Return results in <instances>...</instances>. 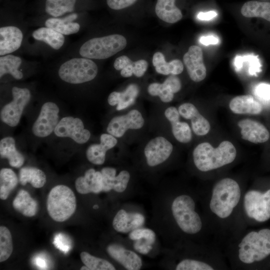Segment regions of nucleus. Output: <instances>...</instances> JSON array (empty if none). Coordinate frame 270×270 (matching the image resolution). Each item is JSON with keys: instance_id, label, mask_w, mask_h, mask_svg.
Returning a JSON list of instances; mask_svg holds the SVG:
<instances>
[{"instance_id": "22", "label": "nucleus", "mask_w": 270, "mask_h": 270, "mask_svg": "<svg viewBox=\"0 0 270 270\" xmlns=\"http://www.w3.org/2000/svg\"><path fill=\"white\" fill-rule=\"evenodd\" d=\"M76 191L80 194H98L103 190L102 176L101 172L94 168L88 170L84 176L78 178L75 181Z\"/></svg>"}, {"instance_id": "27", "label": "nucleus", "mask_w": 270, "mask_h": 270, "mask_svg": "<svg viewBox=\"0 0 270 270\" xmlns=\"http://www.w3.org/2000/svg\"><path fill=\"white\" fill-rule=\"evenodd\" d=\"M0 154L2 158L8 159L12 167L18 168L24 163V157L16 150L14 140L12 137H6L0 140Z\"/></svg>"}, {"instance_id": "8", "label": "nucleus", "mask_w": 270, "mask_h": 270, "mask_svg": "<svg viewBox=\"0 0 270 270\" xmlns=\"http://www.w3.org/2000/svg\"><path fill=\"white\" fill-rule=\"evenodd\" d=\"M246 214L250 218L262 222L270 219V188L265 192L252 190L244 198Z\"/></svg>"}, {"instance_id": "12", "label": "nucleus", "mask_w": 270, "mask_h": 270, "mask_svg": "<svg viewBox=\"0 0 270 270\" xmlns=\"http://www.w3.org/2000/svg\"><path fill=\"white\" fill-rule=\"evenodd\" d=\"M144 120L141 113L132 110L127 114L115 116L110 122L106 130L116 138L122 136L129 129L138 130L142 128Z\"/></svg>"}, {"instance_id": "31", "label": "nucleus", "mask_w": 270, "mask_h": 270, "mask_svg": "<svg viewBox=\"0 0 270 270\" xmlns=\"http://www.w3.org/2000/svg\"><path fill=\"white\" fill-rule=\"evenodd\" d=\"M78 0H46L45 12L54 18L74 12Z\"/></svg>"}, {"instance_id": "28", "label": "nucleus", "mask_w": 270, "mask_h": 270, "mask_svg": "<svg viewBox=\"0 0 270 270\" xmlns=\"http://www.w3.org/2000/svg\"><path fill=\"white\" fill-rule=\"evenodd\" d=\"M176 0H157L155 6L156 16L163 21L174 24L182 17L180 10L175 5Z\"/></svg>"}, {"instance_id": "38", "label": "nucleus", "mask_w": 270, "mask_h": 270, "mask_svg": "<svg viewBox=\"0 0 270 270\" xmlns=\"http://www.w3.org/2000/svg\"><path fill=\"white\" fill-rule=\"evenodd\" d=\"M80 258L83 264L90 270H114V266L108 260L94 256L88 252H82Z\"/></svg>"}, {"instance_id": "44", "label": "nucleus", "mask_w": 270, "mask_h": 270, "mask_svg": "<svg viewBox=\"0 0 270 270\" xmlns=\"http://www.w3.org/2000/svg\"><path fill=\"white\" fill-rule=\"evenodd\" d=\"M137 0H106L108 6L112 10H118L128 7Z\"/></svg>"}, {"instance_id": "33", "label": "nucleus", "mask_w": 270, "mask_h": 270, "mask_svg": "<svg viewBox=\"0 0 270 270\" xmlns=\"http://www.w3.org/2000/svg\"><path fill=\"white\" fill-rule=\"evenodd\" d=\"M246 18H262L270 22V2L256 0L245 2L240 10Z\"/></svg>"}, {"instance_id": "26", "label": "nucleus", "mask_w": 270, "mask_h": 270, "mask_svg": "<svg viewBox=\"0 0 270 270\" xmlns=\"http://www.w3.org/2000/svg\"><path fill=\"white\" fill-rule=\"evenodd\" d=\"M139 93L138 86L134 84L128 85L122 92H113L108 98V104L116 105V110H124L134 104Z\"/></svg>"}, {"instance_id": "43", "label": "nucleus", "mask_w": 270, "mask_h": 270, "mask_svg": "<svg viewBox=\"0 0 270 270\" xmlns=\"http://www.w3.org/2000/svg\"><path fill=\"white\" fill-rule=\"evenodd\" d=\"M130 179V174L126 170H122L116 176L112 190L118 192H122L126 189Z\"/></svg>"}, {"instance_id": "17", "label": "nucleus", "mask_w": 270, "mask_h": 270, "mask_svg": "<svg viewBox=\"0 0 270 270\" xmlns=\"http://www.w3.org/2000/svg\"><path fill=\"white\" fill-rule=\"evenodd\" d=\"M178 111L182 117L191 120L192 130L196 135L202 136L208 133L210 129L209 122L193 104L184 103L179 106Z\"/></svg>"}, {"instance_id": "35", "label": "nucleus", "mask_w": 270, "mask_h": 270, "mask_svg": "<svg viewBox=\"0 0 270 270\" xmlns=\"http://www.w3.org/2000/svg\"><path fill=\"white\" fill-rule=\"evenodd\" d=\"M19 181L22 186L28 182L35 188H40L46 182V176L43 171L38 168L24 167L19 172Z\"/></svg>"}, {"instance_id": "37", "label": "nucleus", "mask_w": 270, "mask_h": 270, "mask_svg": "<svg viewBox=\"0 0 270 270\" xmlns=\"http://www.w3.org/2000/svg\"><path fill=\"white\" fill-rule=\"evenodd\" d=\"M18 178L10 168H3L0 171V198L6 200L12 191L16 186Z\"/></svg>"}, {"instance_id": "40", "label": "nucleus", "mask_w": 270, "mask_h": 270, "mask_svg": "<svg viewBox=\"0 0 270 270\" xmlns=\"http://www.w3.org/2000/svg\"><path fill=\"white\" fill-rule=\"evenodd\" d=\"M176 270H212L214 268L210 264L200 260L185 259L180 261L176 266Z\"/></svg>"}, {"instance_id": "32", "label": "nucleus", "mask_w": 270, "mask_h": 270, "mask_svg": "<svg viewBox=\"0 0 270 270\" xmlns=\"http://www.w3.org/2000/svg\"><path fill=\"white\" fill-rule=\"evenodd\" d=\"M152 64L156 72L164 75H177L181 74L184 70V65L180 60L175 59L166 62L164 56L160 52H156L154 54Z\"/></svg>"}, {"instance_id": "10", "label": "nucleus", "mask_w": 270, "mask_h": 270, "mask_svg": "<svg viewBox=\"0 0 270 270\" xmlns=\"http://www.w3.org/2000/svg\"><path fill=\"white\" fill-rule=\"evenodd\" d=\"M58 113L59 108L55 103H44L32 126V131L34 135L40 138L50 135L59 122Z\"/></svg>"}, {"instance_id": "13", "label": "nucleus", "mask_w": 270, "mask_h": 270, "mask_svg": "<svg viewBox=\"0 0 270 270\" xmlns=\"http://www.w3.org/2000/svg\"><path fill=\"white\" fill-rule=\"evenodd\" d=\"M172 150V144L165 138L158 136L152 138L144 149L147 164L154 166L164 162L170 157Z\"/></svg>"}, {"instance_id": "34", "label": "nucleus", "mask_w": 270, "mask_h": 270, "mask_svg": "<svg viewBox=\"0 0 270 270\" xmlns=\"http://www.w3.org/2000/svg\"><path fill=\"white\" fill-rule=\"evenodd\" d=\"M22 64V58L17 56L8 54L0 56V78L8 74L16 80L22 79L23 74L18 70Z\"/></svg>"}, {"instance_id": "7", "label": "nucleus", "mask_w": 270, "mask_h": 270, "mask_svg": "<svg viewBox=\"0 0 270 270\" xmlns=\"http://www.w3.org/2000/svg\"><path fill=\"white\" fill-rule=\"evenodd\" d=\"M98 72L96 64L91 59L82 57L70 59L60 66L58 74L68 83L80 84L94 80Z\"/></svg>"}, {"instance_id": "36", "label": "nucleus", "mask_w": 270, "mask_h": 270, "mask_svg": "<svg viewBox=\"0 0 270 270\" xmlns=\"http://www.w3.org/2000/svg\"><path fill=\"white\" fill-rule=\"evenodd\" d=\"M45 26L51 28L64 35L77 33L80 29L78 23L72 22L66 15L64 18L52 17L44 22Z\"/></svg>"}, {"instance_id": "21", "label": "nucleus", "mask_w": 270, "mask_h": 270, "mask_svg": "<svg viewBox=\"0 0 270 270\" xmlns=\"http://www.w3.org/2000/svg\"><path fill=\"white\" fill-rule=\"evenodd\" d=\"M118 141L116 137L109 134H103L100 136V144H91L87 148L86 156L91 163L100 165L104 163L107 150L114 148Z\"/></svg>"}, {"instance_id": "16", "label": "nucleus", "mask_w": 270, "mask_h": 270, "mask_svg": "<svg viewBox=\"0 0 270 270\" xmlns=\"http://www.w3.org/2000/svg\"><path fill=\"white\" fill-rule=\"evenodd\" d=\"M22 30L14 26L0 28V56L10 54L20 47L23 40Z\"/></svg>"}, {"instance_id": "2", "label": "nucleus", "mask_w": 270, "mask_h": 270, "mask_svg": "<svg viewBox=\"0 0 270 270\" xmlns=\"http://www.w3.org/2000/svg\"><path fill=\"white\" fill-rule=\"evenodd\" d=\"M241 191L238 184L234 179L226 178L214 186L210 202L212 212L220 218H228L239 202Z\"/></svg>"}, {"instance_id": "19", "label": "nucleus", "mask_w": 270, "mask_h": 270, "mask_svg": "<svg viewBox=\"0 0 270 270\" xmlns=\"http://www.w3.org/2000/svg\"><path fill=\"white\" fill-rule=\"evenodd\" d=\"M182 88L181 82L176 75L169 76L162 84L154 82L150 84L148 88L149 94L158 96L164 102L172 101L174 94L178 92Z\"/></svg>"}, {"instance_id": "11", "label": "nucleus", "mask_w": 270, "mask_h": 270, "mask_svg": "<svg viewBox=\"0 0 270 270\" xmlns=\"http://www.w3.org/2000/svg\"><path fill=\"white\" fill-rule=\"evenodd\" d=\"M54 132L58 136L70 138L80 144L87 142L90 136V131L84 128L82 120L72 116L61 119Z\"/></svg>"}, {"instance_id": "23", "label": "nucleus", "mask_w": 270, "mask_h": 270, "mask_svg": "<svg viewBox=\"0 0 270 270\" xmlns=\"http://www.w3.org/2000/svg\"><path fill=\"white\" fill-rule=\"evenodd\" d=\"M164 116L170 122L172 133L178 141L182 143H188L191 141V129L188 123L180 121V114L176 107L167 108L164 112Z\"/></svg>"}, {"instance_id": "47", "label": "nucleus", "mask_w": 270, "mask_h": 270, "mask_svg": "<svg viewBox=\"0 0 270 270\" xmlns=\"http://www.w3.org/2000/svg\"><path fill=\"white\" fill-rule=\"evenodd\" d=\"M200 41L202 44L208 46L210 44H218V40L213 36H202L200 38Z\"/></svg>"}, {"instance_id": "6", "label": "nucleus", "mask_w": 270, "mask_h": 270, "mask_svg": "<svg viewBox=\"0 0 270 270\" xmlns=\"http://www.w3.org/2000/svg\"><path fill=\"white\" fill-rule=\"evenodd\" d=\"M195 208L194 200L186 194L177 196L172 203V212L176 222L182 230L188 234L198 233L202 228V220Z\"/></svg>"}, {"instance_id": "4", "label": "nucleus", "mask_w": 270, "mask_h": 270, "mask_svg": "<svg viewBox=\"0 0 270 270\" xmlns=\"http://www.w3.org/2000/svg\"><path fill=\"white\" fill-rule=\"evenodd\" d=\"M76 200L73 191L68 186L60 184L49 192L46 200V209L50 216L54 221L63 222L74 213Z\"/></svg>"}, {"instance_id": "18", "label": "nucleus", "mask_w": 270, "mask_h": 270, "mask_svg": "<svg viewBox=\"0 0 270 270\" xmlns=\"http://www.w3.org/2000/svg\"><path fill=\"white\" fill-rule=\"evenodd\" d=\"M106 251L111 258L128 270H138L142 267L141 258L134 252L120 244H110L107 246Z\"/></svg>"}, {"instance_id": "14", "label": "nucleus", "mask_w": 270, "mask_h": 270, "mask_svg": "<svg viewBox=\"0 0 270 270\" xmlns=\"http://www.w3.org/2000/svg\"><path fill=\"white\" fill-rule=\"evenodd\" d=\"M183 61L192 80L200 82L205 78L206 69L204 63L202 51L200 47L190 46L184 54Z\"/></svg>"}, {"instance_id": "9", "label": "nucleus", "mask_w": 270, "mask_h": 270, "mask_svg": "<svg viewBox=\"0 0 270 270\" xmlns=\"http://www.w3.org/2000/svg\"><path fill=\"white\" fill-rule=\"evenodd\" d=\"M13 100L6 104L0 111L1 120L14 127L18 124L24 109L30 100L31 94L27 88L14 86L12 90Z\"/></svg>"}, {"instance_id": "48", "label": "nucleus", "mask_w": 270, "mask_h": 270, "mask_svg": "<svg viewBox=\"0 0 270 270\" xmlns=\"http://www.w3.org/2000/svg\"><path fill=\"white\" fill-rule=\"evenodd\" d=\"M217 14L214 11H210L208 12H200L198 14V18L200 20H208L216 17Z\"/></svg>"}, {"instance_id": "42", "label": "nucleus", "mask_w": 270, "mask_h": 270, "mask_svg": "<svg viewBox=\"0 0 270 270\" xmlns=\"http://www.w3.org/2000/svg\"><path fill=\"white\" fill-rule=\"evenodd\" d=\"M102 192H108L112 190L113 184L116 176V170L113 168L106 167L102 168Z\"/></svg>"}, {"instance_id": "20", "label": "nucleus", "mask_w": 270, "mask_h": 270, "mask_svg": "<svg viewBox=\"0 0 270 270\" xmlns=\"http://www.w3.org/2000/svg\"><path fill=\"white\" fill-rule=\"evenodd\" d=\"M144 216L138 212H128L122 209L115 215L112 226L118 232L127 233L140 228L144 224Z\"/></svg>"}, {"instance_id": "15", "label": "nucleus", "mask_w": 270, "mask_h": 270, "mask_svg": "<svg viewBox=\"0 0 270 270\" xmlns=\"http://www.w3.org/2000/svg\"><path fill=\"white\" fill-rule=\"evenodd\" d=\"M238 125L240 128L242 138L254 144H261L270 138V132L262 123L250 118L240 120Z\"/></svg>"}, {"instance_id": "25", "label": "nucleus", "mask_w": 270, "mask_h": 270, "mask_svg": "<svg viewBox=\"0 0 270 270\" xmlns=\"http://www.w3.org/2000/svg\"><path fill=\"white\" fill-rule=\"evenodd\" d=\"M230 110L236 114H258L262 110L261 104L250 95L238 96L230 102Z\"/></svg>"}, {"instance_id": "39", "label": "nucleus", "mask_w": 270, "mask_h": 270, "mask_svg": "<svg viewBox=\"0 0 270 270\" xmlns=\"http://www.w3.org/2000/svg\"><path fill=\"white\" fill-rule=\"evenodd\" d=\"M13 251L12 239L10 230L6 226H0V262L7 260Z\"/></svg>"}, {"instance_id": "24", "label": "nucleus", "mask_w": 270, "mask_h": 270, "mask_svg": "<svg viewBox=\"0 0 270 270\" xmlns=\"http://www.w3.org/2000/svg\"><path fill=\"white\" fill-rule=\"evenodd\" d=\"M114 66L116 70H120V74L124 78L130 77L133 74L141 77L146 71L148 64L144 60L132 62L127 56H122L116 58Z\"/></svg>"}, {"instance_id": "49", "label": "nucleus", "mask_w": 270, "mask_h": 270, "mask_svg": "<svg viewBox=\"0 0 270 270\" xmlns=\"http://www.w3.org/2000/svg\"><path fill=\"white\" fill-rule=\"evenodd\" d=\"M80 270H90V268L87 266H86V265L84 266H82L80 268Z\"/></svg>"}, {"instance_id": "29", "label": "nucleus", "mask_w": 270, "mask_h": 270, "mask_svg": "<svg viewBox=\"0 0 270 270\" xmlns=\"http://www.w3.org/2000/svg\"><path fill=\"white\" fill-rule=\"evenodd\" d=\"M12 206L16 211L28 217L35 216L38 210L36 201L24 190L18 191L13 200Z\"/></svg>"}, {"instance_id": "1", "label": "nucleus", "mask_w": 270, "mask_h": 270, "mask_svg": "<svg viewBox=\"0 0 270 270\" xmlns=\"http://www.w3.org/2000/svg\"><path fill=\"white\" fill-rule=\"evenodd\" d=\"M236 156L235 146L228 140L222 141L216 148L209 142L200 143L196 146L192 153L195 166L204 172L216 170L232 163Z\"/></svg>"}, {"instance_id": "41", "label": "nucleus", "mask_w": 270, "mask_h": 270, "mask_svg": "<svg viewBox=\"0 0 270 270\" xmlns=\"http://www.w3.org/2000/svg\"><path fill=\"white\" fill-rule=\"evenodd\" d=\"M129 238L133 240L143 239L151 244H153L156 240L154 232L149 228H138L132 231L129 234Z\"/></svg>"}, {"instance_id": "3", "label": "nucleus", "mask_w": 270, "mask_h": 270, "mask_svg": "<svg viewBox=\"0 0 270 270\" xmlns=\"http://www.w3.org/2000/svg\"><path fill=\"white\" fill-rule=\"evenodd\" d=\"M270 256V229L248 232L238 244V257L245 264L264 260Z\"/></svg>"}, {"instance_id": "45", "label": "nucleus", "mask_w": 270, "mask_h": 270, "mask_svg": "<svg viewBox=\"0 0 270 270\" xmlns=\"http://www.w3.org/2000/svg\"><path fill=\"white\" fill-rule=\"evenodd\" d=\"M152 245L146 240L141 239L135 240L134 248L140 254H146L152 250Z\"/></svg>"}, {"instance_id": "5", "label": "nucleus", "mask_w": 270, "mask_h": 270, "mask_svg": "<svg viewBox=\"0 0 270 270\" xmlns=\"http://www.w3.org/2000/svg\"><path fill=\"white\" fill-rule=\"evenodd\" d=\"M126 38L118 34L94 38L84 42L79 49L82 57L94 60L108 58L125 48Z\"/></svg>"}, {"instance_id": "46", "label": "nucleus", "mask_w": 270, "mask_h": 270, "mask_svg": "<svg viewBox=\"0 0 270 270\" xmlns=\"http://www.w3.org/2000/svg\"><path fill=\"white\" fill-rule=\"evenodd\" d=\"M256 93L260 98L265 100H270V85L266 84H261L256 88Z\"/></svg>"}, {"instance_id": "30", "label": "nucleus", "mask_w": 270, "mask_h": 270, "mask_svg": "<svg viewBox=\"0 0 270 270\" xmlns=\"http://www.w3.org/2000/svg\"><path fill=\"white\" fill-rule=\"evenodd\" d=\"M32 36L36 40L45 42L55 50H60L65 42L64 34L46 26L35 30Z\"/></svg>"}]
</instances>
